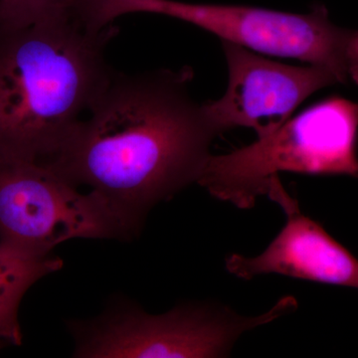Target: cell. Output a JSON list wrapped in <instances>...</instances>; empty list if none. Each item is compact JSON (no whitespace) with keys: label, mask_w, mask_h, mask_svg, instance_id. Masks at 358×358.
<instances>
[{"label":"cell","mask_w":358,"mask_h":358,"mask_svg":"<svg viewBox=\"0 0 358 358\" xmlns=\"http://www.w3.org/2000/svg\"><path fill=\"white\" fill-rule=\"evenodd\" d=\"M81 3L82 0H0V28L79 21Z\"/></svg>","instance_id":"30bf717a"},{"label":"cell","mask_w":358,"mask_h":358,"mask_svg":"<svg viewBox=\"0 0 358 358\" xmlns=\"http://www.w3.org/2000/svg\"><path fill=\"white\" fill-rule=\"evenodd\" d=\"M267 195L284 211L286 224L260 255L228 256V272L246 281L257 275L278 274L358 289L357 257L301 211L298 200L285 189L279 176L271 180Z\"/></svg>","instance_id":"ba28073f"},{"label":"cell","mask_w":358,"mask_h":358,"mask_svg":"<svg viewBox=\"0 0 358 358\" xmlns=\"http://www.w3.org/2000/svg\"><path fill=\"white\" fill-rule=\"evenodd\" d=\"M117 33L79 21L0 28V159L56 155L114 72L105 49Z\"/></svg>","instance_id":"7a4b0ae2"},{"label":"cell","mask_w":358,"mask_h":358,"mask_svg":"<svg viewBox=\"0 0 358 358\" xmlns=\"http://www.w3.org/2000/svg\"><path fill=\"white\" fill-rule=\"evenodd\" d=\"M358 103L333 96L229 154L212 155L197 183L212 196L251 209L280 173L358 178Z\"/></svg>","instance_id":"3957f363"},{"label":"cell","mask_w":358,"mask_h":358,"mask_svg":"<svg viewBox=\"0 0 358 358\" xmlns=\"http://www.w3.org/2000/svg\"><path fill=\"white\" fill-rule=\"evenodd\" d=\"M62 267L63 261L54 255L30 258L0 247V338L21 345L17 317L23 296L33 284Z\"/></svg>","instance_id":"9c48e42d"},{"label":"cell","mask_w":358,"mask_h":358,"mask_svg":"<svg viewBox=\"0 0 358 358\" xmlns=\"http://www.w3.org/2000/svg\"><path fill=\"white\" fill-rule=\"evenodd\" d=\"M228 86L216 101L204 103L211 122L222 134L244 127L263 136L291 119L294 110L315 92L339 83L322 66L281 64L240 45L222 42Z\"/></svg>","instance_id":"52a82bcc"},{"label":"cell","mask_w":358,"mask_h":358,"mask_svg":"<svg viewBox=\"0 0 358 358\" xmlns=\"http://www.w3.org/2000/svg\"><path fill=\"white\" fill-rule=\"evenodd\" d=\"M140 228L103 197L39 162L0 159V247L30 258L72 239H129Z\"/></svg>","instance_id":"5b68a950"},{"label":"cell","mask_w":358,"mask_h":358,"mask_svg":"<svg viewBox=\"0 0 358 358\" xmlns=\"http://www.w3.org/2000/svg\"><path fill=\"white\" fill-rule=\"evenodd\" d=\"M6 341H4L3 338H0V350H1V348H3L4 345H6Z\"/></svg>","instance_id":"7c38bea8"},{"label":"cell","mask_w":358,"mask_h":358,"mask_svg":"<svg viewBox=\"0 0 358 358\" xmlns=\"http://www.w3.org/2000/svg\"><path fill=\"white\" fill-rule=\"evenodd\" d=\"M152 13L185 21L250 50L305 61L333 71L339 83L348 81L345 51L352 30L334 24L329 11L315 4L310 13L226 4L188 3L178 0H88L86 17L95 28L107 27L120 16Z\"/></svg>","instance_id":"277c9868"},{"label":"cell","mask_w":358,"mask_h":358,"mask_svg":"<svg viewBox=\"0 0 358 358\" xmlns=\"http://www.w3.org/2000/svg\"><path fill=\"white\" fill-rule=\"evenodd\" d=\"M193 72H113L86 117L52 159L76 186L87 185L131 223L197 182L218 129L190 96Z\"/></svg>","instance_id":"6da1fadb"},{"label":"cell","mask_w":358,"mask_h":358,"mask_svg":"<svg viewBox=\"0 0 358 358\" xmlns=\"http://www.w3.org/2000/svg\"><path fill=\"white\" fill-rule=\"evenodd\" d=\"M348 79L358 85V31H352L345 51Z\"/></svg>","instance_id":"8fae6325"},{"label":"cell","mask_w":358,"mask_h":358,"mask_svg":"<svg viewBox=\"0 0 358 358\" xmlns=\"http://www.w3.org/2000/svg\"><path fill=\"white\" fill-rule=\"evenodd\" d=\"M292 296L268 312L245 317L209 303L182 306L164 315L124 310L73 329L75 357L86 358L226 357L242 334L294 312Z\"/></svg>","instance_id":"8992f818"}]
</instances>
